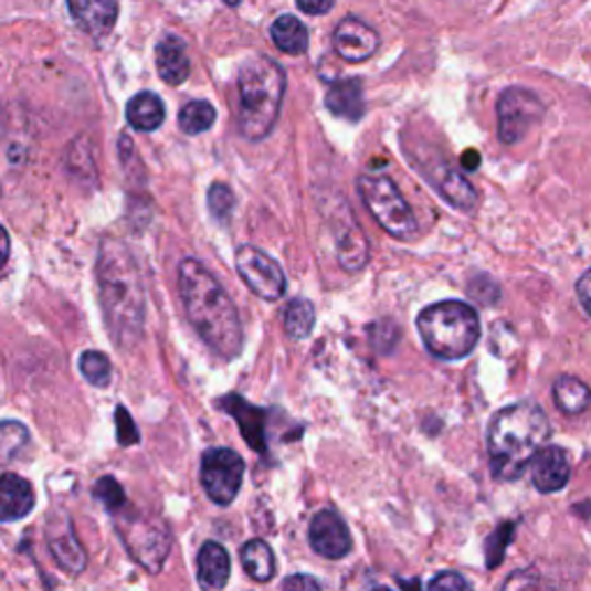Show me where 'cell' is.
<instances>
[{"label":"cell","instance_id":"cell-1","mask_svg":"<svg viewBox=\"0 0 591 591\" xmlns=\"http://www.w3.org/2000/svg\"><path fill=\"white\" fill-rule=\"evenodd\" d=\"M97 287L109 336L123 349L135 347L144 330V279L130 250L116 239H107L99 247Z\"/></svg>","mask_w":591,"mask_h":591},{"label":"cell","instance_id":"cell-2","mask_svg":"<svg viewBox=\"0 0 591 591\" xmlns=\"http://www.w3.org/2000/svg\"><path fill=\"white\" fill-rule=\"evenodd\" d=\"M178 287L186 315L201 340L220 356L236 358L243 349L241 317L213 273L197 260H183L178 268Z\"/></svg>","mask_w":591,"mask_h":591},{"label":"cell","instance_id":"cell-3","mask_svg":"<svg viewBox=\"0 0 591 591\" xmlns=\"http://www.w3.org/2000/svg\"><path fill=\"white\" fill-rule=\"evenodd\" d=\"M550 421L534 402L510 404L493 416L487 428V453L499 481H518L536 453L550 440Z\"/></svg>","mask_w":591,"mask_h":591},{"label":"cell","instance_id":"cell-4","mask_svg":"<svg viewBox=\"0 0 591 591\" xmlns=\"http://www.w3.org/2000/svg\"><path fill=\"white\" fill-rule=\"evenodd\" d=\"M287 91V76L273 59L254 56L239 72V130L260 141L271 135Z\"/></svg>","mask_w":591,"mask_h":591},{"label":"cell","instance_id":"cell-5","mask_svg":"<svg viewBox=\"0 0 591 591\" xmlns=\"http://www.w3.org/2000/svg\"><path fill=\"white\" fill-rule=\"evenodd\" d=\"M416 326L428 351L442 361H460L481 340V319L474 307L462 300H442L425 307Z\"/></svg>","mask_w":591,"mask_h":591},{"label":"cell","instance_id":"cell-6","mask_svg":"<svg viewBox=\"0 0 591 591\" xmlns=\"http://www.w3.org/2000/svg\"><path fill=\"white\" fill-rule=\"evenodd\" d=\"M116 529L123 543L135 557L139 567L150 573H160L171 550L169 527L160 518L144 516V513H123L116 518Z\"/></svg>","mask_w":591,"mask_h":591},{"label":"cell","instance_id":"cell-7","mask_svg":"<svg viewBox=\"0 0 591 591\" xmlns=\"http://www.w3.org/2000/svg\"><path fill=\"white\" fill-rule=\"evenodd\" d=\"M358 192H361L368 211L387 234L400 241H407L416 234V218L391 178L361 176L358 178Z\"/></svg>","mask_w":591,"mask_h":591},{"label":"cell","instance_id":"cell-8","mask_svg":"<svg viewBox=\"0 0 591 591\" xmlns=\"http://www.w3.org/2000/svg\"><path fill=\"white\" fill-rule=\"evenodd\" d=\"M245 474L243 457L231 448H211L201 460L203 490L215 504L229 506L236 499Z\"/></svg>","mask_w":591,"mask_h":591},{"label":"cell","instance_id":"cell-9","mask_svg":"<svg viewBox=\"0 0 591 591\" xmlns=\"http://www.w3.org/2000/svg\"><path fill=\"white\" fill-rule=\"evenodd\" d=\"M546 114L543 102L527 88H508L497 102L499 139L506 146L518 144Z\"/></svg>","mask_w":591,"mask_h":591},{"label":"cell","instance_id":"cell-10","mask_svg":"<svg viewBox=\"0 0 591 591\" xmlns=\"http://www.w3.org/2000/svg\"><path fill=\"white\" fill-rule=\"evenodd\" d=\"M236 268L252 294L264 300H277L287 292V277L279 264L266 252L252 245H243L236 252Z\"/></svg>","mask_w":591,"mask_h":591},{"label":"cell","instance_id":"cell-11","mask_svg":"<svg viewBox=\"0 0 591 591\" xmlns=\"http://www.w3.org/2000/svg\"><path fill=\"white\" fill-rule=\"evenodd\" d=\"M333 46H336L338 56H342L345 61L363 63L377 54L379 33L366 21L347 17L338 23L336 33H333Z\"/></svg>","mask_w":591,"mask_h":591},{"label":"cell","instance_id":"cell-12","mask_svg":"<svg viewBox=\"0 0 591 591\" xmlns=\"http://www.w3.org/2000/svg\"><path fill=\"white\" fill-rule=\"evenodd\" d=\"M310 546L326 559H342L351 552L353 541L345 520L333 510H321L310 525Z\"/></svg>","mask_w":591,"mask_h":591},{"label":"cell","instance_id":"cell-13","mask_svg":"<svg viewBox=\"0 0 591 591\" xmlns=\"http://www.w3.org/2000/svg\"><path fill=\"white\" fill-rule=\"evenodd\" d=\"M46 543L59 567L67 573H82L86 569V552L74 534L72 523L65 516H51L46 525Z\"/></svg>","mask_w":591,"mask_h":591},{"label":"cell","instance_id":"cell-14","mask_svg":"<svg viewBox=\"0 0 591 591\" xmlns=\"http://www.w3.org/2000/svg\"><path fill=\"white\" fill-rule=\"evenodd\" d=\"M531 478L536 490L546 495L563 490L571 478V462L567 451L559 446H543L531 460Z\"/></svg>","mask_w":591,"mask_h":591},{"label":"cell","instance_id":"cell-15","mask_svg":"<svg viewBox=\"0 0 591 591\" xmlns=\"http://www.w3.org/2000/svg\"><path fill=\"white\" fill-rule=\"evenodd\" d=\"M72 19L93 38H105L112 33L118 19L116 0H67Z\"/></svg>","mask_w":591,"mask_h":591},{"label":"cell","instance_id":"cell-16","mask_svg":"<svg viewBox=\"0 0 591 591\" xmlns=\"http://www.w3.org/2000/svg\"><path fill=\"white\" fill-rule=\"evenodd\" d=\"M35 506V493L33 485L17 476V474H3L0 476V520L14 523L29 516Z\"/></svg>","mask_w":591,"mask_h":591},{"label":"cell","instance_id":"cell-17","mask_svg":"<svg viewBox=\"0 0 591 591\" xmlns=\"http://www.w3.org/2000/svg\"><path fill=\"white\" fill-rule=\"evenodd\" d=\"M156 65L162 82H167L169 86L183 84L190 76V59L186 42L176 35L162 38L156 49Z\"/></svg>","mask_w":591,"mask_h":591},{"label":"cell","instance_id":"cell-18","mask_svg":"<svg viewBox=\"0 0 591 591\" xmlns=\"http://www.w3.org/2000/svg\"><path fill=\"white\" fill-rule=\"evenodd\" d=\"M326 107L330 114H336L340 118L361 120L366 114L363 84L358 80L336 82L326 93Z\"/></svg>","mask_w":591,"mask_h":591},{"label":"cell","instance_id":"cell-19","mask_svg":"<svg viewBox=\"0 0 591 591\" xmlns=\"http://www.w3.org/2000/svg\"><path fill=\"white\" fill-rule=\"evenodd\" d=\"M197 569H199L201 587L222 589L229 582V573H231V561H229L226 550L215 541L203 543L197 557Z\"/></svg>","mask_w":591,"mask_h":591},{"label":"cell","instance_id":"cell-20","mask_svg":"<svg viewBox=\"0 0 591 591\" xmlns=\"http://www.w3.org/2000/svg\"><path fill=\"white\" fill-rule=\"evenodd\" d=\"M165 102L156 93H139L127 102V123L139 133H156L165 123Z\"/></svg>","mask_w":591,"mask_h":591},{"label":"cell","instance_id":"cell-21","mask_svg":"<svg viewBox=\"0 0 591 591\" xmlns=\"http://www.w3.org/2000/svg\"><path fill=\"white\" fill-rule=\"evenodd\" d=\"M222 409H226L231 416H234L239 423H241V430H243V436L250 442L252 448L256 451H264V411L254 409L252 404H247L245 400H241L239 395H229L222 400Z\"/></svg>","mask_w":591,"mask_h":591},{"label":"cell","instance_id":"cell-22","mask_svg":"<svg viewBox=\"0 0 591 591\" xmlns=\"http://www.w3.org/2000/svg\"><path fill=\"white\" fill-rule=\"evenodd\" d=\"M271 40L279 51H285V54H292V56L305 54L307 44H310V35H307V29L292 14H282V17H277L273 21Z\"/></svg>","mask_w":591,"mask_h":591},{"label":"cell","instance_id":"cell-23","mask_svg":"<svg viewBox=\"0 0 591 591\" xmlns=\"http://www.w3.org/2000/svg\"><path fill=\"white\" fill-rule=\"evenodd\" d=\"M552 398L559 411H563V414H569V416H576V414H582V411L591 404V389L576 377H559L555 381Z\"/></svg>","mask_w":591,"mask_h":591},{"label":"cell","instance_id":"cell-24","mask_svg":"<svg viewBox=\"0 0 591 591\" xmlns=\"http://www.w3.org/2000/svg\"><path fill=\"white\" fill-rule=\"evenodd\" d=\"M241 563L245 573L256 582H268L275 576L273 550L264 541H260V538H254V541L243 546Z\"/></svg>","mask_w":591,"mask_h":591},{"label":"cell","instance_id":"cell-25","mask_svg":"<svg viewBox=\"0 0 591 591\" xmlns=\"http://www.w3.org/2000/svg\"><path fill=\"white\" fill-rule=\"evenodd\" d=\"M31 448V434L19 421L0 423V465H12Z\"/></svg>","mask_w":591,"mask_h":591},{"label":"cell","instance_id":"cell-26","mask_svg":"<svg viewBox=\"0 0 591 591\" xmlns=\"http://www.w3.org/2000/svg\"><path fill=\"white\" fill-rule=\"evenodd\" d=\"M436 188L448 199L451 205L460 211H472L476 205V192L469 186V181L462 173L446 169L442 178H436Z\"/></svg>","mask_w":591,"mask_h":591},{"label":"cell","instance_id":"cell-27","mask_svg":"<svg viewBox=\"0 0 591 591\" xmlns=\"http://www.w3.org/2000/svg\"><path fill=\"white\" fill-rule=\"evenodd\" d=\"M215 118L218 114L211 102L194 99L181 109V114H178V125H181V130L186 135H201L205 130H211Z\"/></svg>","mask_w":591,"mask_h":591},{"label":"cell","instance_id":"cell-28","mask_svg":"<svg viewBox=\"0 0 591 591\" xmlns=\"http://www.w3.org/2000/svg\"><path fill=\"white\" fill-rule=\"evenodd\" d=\"M315 305L305 298H294L285 310V328L294 340H303L315 328Z\"/></svg>","mask_w":591,"mask_h":591},{"label":"cell","instance_id":"cell-29","mask_svg":"<svg viewBox=\"0 0 591 591\" xmlns=\"http://www.w3.org/2000/svg\"><path fill=\"white\" fill-rule=\"evenodd\" d=\"M80 368H82V374L86 377V381L93 383V387H97V389H107L112 383V361L105 353L86 351L80 358Z\"/></svg>","mask_w":591,"mask_h":591},{"label":"cell","instance_id":"cell-30","mask_svg":"<svg viewBox=\"0 0 591 591\" xmlns=\"http://www.w3.org/2000/svg\"><path fill=\"white\" fill-rule=\"evenodd\" d=\"M93 495L97 502L105 504V508L109 510H120L125 508V493H123V487L116 478L112 476H105V478H99L93 487Z\"/></svg>","mask_w":591,"mask_h":591},{"label":"cell","instance_id":"cell-31","mask_svg":"<svg viewBox=\"0 0 591 591\" xmlns=\"http://www.w3.org/2000/svg\"><path fill=\"white\" fill-rule=\"evenodd\" d=\"M234 203L236 197L224 183H215L209 190V209L218 222H226L231 218V213H234Z\"/></svg>","mask_w":591,"mask_h":591},{"label":"cell","instance_id":"cell-32","mask_svg":"<svg viewBox=\"0 0 591 591\" xmlns=\"http://www.w3.org/2000/svg\"><path fill=\"white\" fill-rule=\"evenodd\" d=\"M116 423H118V442L123 446H135L139 442V432L133 416L125 411V407L116 409Z\"/></svg>","mask_w":591,"mask_h":591},{"label":"cell","instance_id":"cell-33","mask_svg":"<svg viewBox=\"0 0 591 591\" xmlns=\"http://www.w3.org/2000/svg\"><path fill=\"white\" fill-rule=\"evenodd\" d=\"M428 587L430 589H453V591H457V589H469V582L462 578L460 573H442V576H436Z\"/></svg>","mask_w":591,"mask_h":591},{"label":"cell","instance_id":"cell-34","mask_svg":"<svg viewBox=\"0 0 591 591\" xmlns=\"http://www.w3.org/2000/svg\"><path fill=\"white\" fill-rule=\"evenodd\" d=\"M298 8L307 14H326L333 6H336V0H296Z\"/></svg>","mask_w":591,"mask_h":591},{"label":"cell","instance_id":"cell-35","mask_svg":"<svg viewBox=\"0 0 591 591\" xmlns=\"http://www.w3.org/2000/svg\"><path fill=\"white\" fill-rule=\"evenodd\" d=\"M578 296H580V303L587 310V315L591 317V268L578 279Z\"/></svg>","mask_w":591,"mask_h":591},{"label":"cell","instance_id":"cell-36","mask_svg":"<svg viewBox=\"0 0 591 591\" xmlns=\"http://www.w3.org/2000/svg\"><path fill=\"white\" fill-rule=\"evenodd\" d=\"M321 582L315 578H305V576H294L285 580V589H319Z\"/></svg>","mask_w":591,"mask_h":591},{"label":"cell","instance_id":"cell-37","mask_svg":"<svg viewBox=\"0 0 591 591\" xmlns=\"http://www.w3.org/2000/svg\"><path fill=\"white\" fill-rule=\"evenodd\" d=\"M10 260V236H8V231L0 226V271L6 268Z\"/></svg>","mask_w":591,"mask_h":591},{"label":"cell","instance_id":"cell-38","mask_svg":"<svg viewBox=\"0 0 591 591\" xmlns=\"http://www.w3.org/2000/svg\"><path fill=\"white\" fill-rule=\"evenodd\" d=\"M462 162H465V167L467 169H476V165H478V152H465V158H462Z\"/></svg>","mask_w":591,"mask_h":591},{"label":"cell","instance_id":"cell-39","mask_svg":"<svg viewBox=\"0 0 591 591\" xmlns=\"http://www.w3.org/2000/svg\"><path fill=\"white\" fill-rule=\"evenodd\" d=\"M224 3H226V6H231V8H236V6L241 3V0H224Z\"/></svg>","mask_w":591,"mask_h":591},{"label":"cell","instance_id":"cell-40","mask_svg":"<svg viewBox=\"0 0 591 591\" xmlns=\"http://www.w3.org/2000/svg\"><path fill=\"white\" fill-rule=\"evenodd\" d=\"M0 130H3V123H0Z\"/></svg>","mask_w":591,"mask_h":591}]
</instances>
